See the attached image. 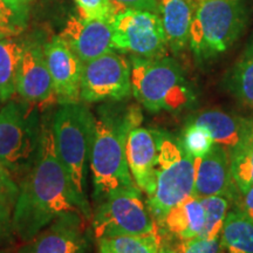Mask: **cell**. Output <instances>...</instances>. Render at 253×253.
I'll list each match as a JSON object with an SVG mask.
<instances>
[{
    "label": "cell",
    "mask_w": 253,
    "mask_h": 253,
    "mask_svg": "<svg viewBox=\"0 0 253 253\" xmlns=\"http://www.w3.org/2000/svg\"><path fill=\"white\" fill-rule=\"evenodd\" d=\"M13 208V231L31 240L60 216L82 214L56 153L52 119L41 121L39 150L36 163L20 181Z\"/></svg>",
    "instance_id": "1"
},
{
    "label": "cell",
    "mask_w": 253,
    "mask_h": 253,
    "mask_svg": "<svg viewBox=\"0 0 253 253\" xmlns=\"http://www.w3.org/2000/svg\"><path fill=\"white\" fill-rule=\"evenodd\" d=\"M141 122V109L134 104L125 109L104 107L95 116L89 166L96 197L102 199L115 190L136 186L126 144L129 132Z\"/></svg>",
    "instance_id": "2"
},
{
    "label": "cell",
    "mask_w": 253,
    "mask_h": 253,
    "mask_svg": "<svg viewBox=\"0 0 253 253\" xmlns=\"http://www.w3.org/2000/svg\"><path fill=\"white\" fill-rule=\"evenodd\" d=\"M95 116L86 106L61 104L52 118L53 135L78 208L86 219L93 217L87 197V171L90 158Z\"/></svg>",
    "instance_id": "3"
},
{
    "label": "cell",
    "mask_w": 253,
    "mask_h": 253,
    "mask_svg": "<svg viewBox=\"0 0 253 253\" xmlns=\"http://www.w3.org/2000/svg\"><path fill=\"white\" fill-rule=\"evenodd\" d=\"M130 65L132 94L149 112H176L194 101V93L173 59L134 55Z\"/></svg>",
    "instance_id": "4"
},
{
    "label": "cell",
    "mask_w": 253,
    "mask_h": 253,
    "mask_svg": "<svg viewBox=\"0 0 253 253\" xmlns=\"http://www.w3.org/2000/svg\"><path fill=\"white\" fill-rule=\"evenodd\" d=\"M195 158L184 149L179 138L161 135L153 191L147 204L158 224L170 209L194 194Z\"/></svg>",
    "instance_id": "5"
},
{
    "label": "cell",
    "mask_w": 253,
    "mask_h": 253,
    "mask_svg": "<svg viewBox=\"0 0 253 253\" xmlns=\"http://www.w3.org/2000/svg\"><path fill=\"white\" fill-rule=\"evenodd\" d=\"M242 0H199L192 14L189 45L198 60L226 52L244 28Z\"/></svg>",
    "instance_id": "6"
},
{
    "label": "cell",
    "mask_w": 253,
    "mask_h": 253,
    "mask_svg": "<svg viewBox=\"0 0 253 253\" xmlns=\"http://www.w3.org/2000/svg\"><path fill=\"white\" fill-rule=\"evenodd\" d=\"M40 135L37 106L8 101L0 109V161L14 179L21 181L36 163Z\"/></svg>",
    "instance_id": "7"
},
{
    "label": "cell",
    "mask_w": 253,
    "mask_h": 253,
    "mask_svg": "<svg viewBox=\"0 0 253 253\" xmlns=\"http://www.w3.org/2000/svg\"><path fill=\"white\" fill-rule=\"evenodd\" d=\"M91 218L96 239L110 236L160 237L156 220L137 186L104 196Z\"/></svg>",
    "instance_id": "8"
},
{
    "label": "cell",
    "mask_w": 253,
    "mask_h": 253,
    "mask_svg": "<svg viewBox=\"0 0 253 253\" xmlns=\"http://www.w3.org/2000/svg\"><path fill=\"white\" fill-rule=\"evenodd\" d=\"M115 49L141 58L166 56L168 43L161 15L148 11L123 9L110 19Z\"/></svg>",
    "instance_id": "9"
},
{
    "label": "cell",
    "mask_w": 253,
    "mask_h": 253,
    "mask_svg": "<svg viewBox=\"0 0 253 253\" xmlns=\"http://www.w3.org/2000/svg\"><path fill=\"white\" fill-rule=\"evenodd\" d=\"M131 93V65L125 56L112 50L82 63L81 101H121Z\"/></svg>",
    "instance_id": "10"
},
{
    "label": "cell",
    "mask_w": 253,
    "mask_h": 253,
    "mask_svg": "<svg viewBox=\"0 0 253 253\" xmlns=\"http://www.w3.org/2000/svg\"><path fill=\"white\" fill-rule=\"evenodd\" d=\"M59 37L82 63L115 49L110 21L72 15Z\"/></svg>",
    "instance_id": "11"
},
{
    "label": "cell",
    "mask_w": 253,
    "mask_h": 253,
    "mask_svg": "<svg viewBox=\"0 0 253 253\" xmlns=\"http://www.w3.org/2000/svg\"><path fill=\"white\" fill-rule=\"evenodd\" d=\"M43 53L58 103L61 106L80 102L82 62L59 36L43 46Z\"/></svg>",
    "instance_id": "12"
},
{
    "label": "cell",
    "mask_w": 253,
    "mask_h": 253,
    "mask_svg": "<svg viewBox=\"0 0 253 253\" xmlns=\"http://www.w3.org/2000/svg\"><path fill=\"white\" fill-rule=\"evenodd\" d=\"M17 93L24 101L34 104L38 108H47L58 103L43 47L39 45L24 47L18 72Z\"/></svg>",
    "instance_id": "13"
},
{
    "label": "cell",
    "mask_w": 253,
    "mask_h": 253,
    "mask_svg": "<svg viewBox=\"0 0 253 253\" xmlns=\"http://www.w3.org/2000/svg\"><path fill=\"white\" fill-rule=\"evenodd\" d=\"M79 213L60 216L28 240L18 253H86L88 243Z\"/></svg>",
    "instance_id": "14"
},
{
    "label": "cell",
    "mask_w": 253,
    "mask_h": 253,
    "mask_svg": "<svg viewBox=\"0 0 253 253\" xmlns=\"http://www.w3.org/2000/svg\"><path fill=\"white\" fill-rule=\"evenodd\" d=\"M161 135L162 132L157 130L136 126L126 137V155L129 170L136 186L147 196L153 191Z\"/></svg>",
    "instance_id": "15"
},
{
    "label": "cell",
    "mask_w": 253,
    "mask_h": 253,
    "mask_svg": "<svg viewBox=\"0 0 253 253\" xmlns=\"http://www.w3.org/2000/svg\"><path fill=\"white\" fill-rule=\"evenodd\" d=\"M236 194L229 154L225 148L213 143L209 153L195 158L194 195L202 199L218 195L235 198Z\"/></svg>",
    "instance_id": "16"
},
{
    "label": "cell",
    "mask_w": 253,
    "mask_h": 253,
    "mask_svg": "<svg viewBox=\"0 0 253 253\" xmlns=\"http://www.w3.org/2000/svg\"><path fill=\"white\" fill-rule=\"evenodd\" d=\"M191 122L205 126L213 143L225 148L227 153L242 143L253 130V120L231 115L220 110H207L198 114Z\"/></svg>",
    "instance_id": "17"
},
{
    "label": "cell",
    "mask_w": 253,
    "mask_h": 253,
    "mask_svg": "<svg viewBox=\"0 0 253 253\" xmlns=\"http://www.w3.org/2000/svg\"><path fill=\"white\" fill-rule=\"evenodd\" d=\"M161 235L188 240L201 235L204 226V208L202 201L192 194L170 209L157 224Z\"/></svg>",
    "instance_id": "18"
},
{
    "label": "cell",
    "mask_w": 253,
    "mask_h": 253,
    "mask_svg": "<svg viewBox=\"0 0 253 253\" xmlns=\"http://www.w3.org/2000/svg\"><path fill=\"white\" fill-rule=\"evenodd\" d=\"M194 9L191 0H160V15L168 47L178 53L189 43Z\"/></svg>",
    "instance_id": "19"
},
{
    "label": "cell",
    "mask_w": 253,
    "mask_h": 253,
    "mask_svg": "<svg viewBox=\"0 0 253 253\" xmlns=\"http://www.w3.org/2000/svg\"><path fill=\"white\" fill-rule=\"evenodd\" d=\"M226 253H253V218L243 211H230L220 235Z\"/></svg>",
    "instance_id": "20"
},
{
    "label": "cell",
    "mask_w": 253,
    "mask_h": 253,
    "mask_svg": "<svg viewBox=\"0 0 253 253\" xmlns=\"http://www.w3.org/2000/svg\"><path fill=\"white\" fill-rule=\"evenodd\" d=\"M24 45L12 37L0 36V101H8L17 93L19 66Z\"/></svg>",
    "instance_id": "21"
},
{
    "label": "cell",
    "mask_w": 253,
    "mask_h": 253,
    "mask_svg": "<svg viewBox=\"0 0 253 253\" xmlns=\"http://www.w3.org/2000/svg\"><path fill=\"white\" fill-rule=\"evenodd\" d=\"M227 154L237 192L244 194L253 186V130L238 147Z\"/></svg>",
    "instance_id": "22"
},
{
    "label": "cell",
    "mask_w": 253,
    "mask_h": 253,
    "mask_svg": "<svg viewBox=\"0 0 253 253\" xmlns=\"http://www.w3.org/2000/svg\"><path fill=\"white\" fill-rule=\"evenodd\" d=\"M160 237L110 236L97 239V253H157Z\"/></svg>",
    "instance_id": "23"
},
{
    "label": "cell",
    "mask_w": 253,
    "mask_h": 253,
    "mask_svg": "<svg viewBox=\"0 0 253 253\" xmlns=\"http://www.w3.org/2000/svg\"><path fill=\"white\" fill-rule=\"evenodd\" d=\"M230 197L227 196H210L202 198V204L204 208V226L198 238H216L220 237L229 211Z\"/></svg>",
    "instance_id": "24"
},
{
    "label": "cell",
    "mask_w": 253,
    "mask_h": 253,
    "mask_svg": "<svg viewBox=\"0 0 253 253\" xmlns=\"http://www.w3.org/2000/svg\"><path fill=\"white\" fill-rule=\"evenodd\" d=\"M230 88L240 102L253 108V54L237 66L231 77Z\"/></svg>",
    "instance_id": "25"
},
{
    "label": "cell",
    "mask_w": 253,
    "mask_h": 253,
    "mask_svg": "<svg viewBox=\"0 0 253 253\" xmlns=\"http://www.w3.org/2000/svg\"><path fill=\"white\" fill-rule=\"evenodd\" d=\"M25 19L21 0H0V36H18L24 30Z\"/></svg>",
    "instance_id": "26"
},
{
    "label": "cell",
    "mask_w": 253,
    "mask_h": 253,
    "mask_svg": "<svg viewBox=\"0 0 253 253\" xmlns=\"http://www.w3.org/2000/svg\"><path fill=\"white\" fill-rule=\"evenodd\" d=\"M179 140L184 149L194 158L204 156L213 145V140L208 129L194 122L185 126Z\"/></svg>",
    "instance_id": "27"
},
{
    "label": "cell",
    "mask_w": 253,
    "mask_h": 253,
    "mask_svg": "<svg viewBox=\"0 0 253 253\" xmlns=\"http://www.w3.org/2000/svg\"><path fill=\"white\" fill-rule=\"evenodd\" d=\"M82 18L110 21L114 9L110 0H74Z\"/></svg>",
    "instance_id": "28"
},
{
    "label": "cell",
    "mask_w": 253,
    "mask_h": 253,
    "mask_svg": "<svg viewBox=\"0 0 253 253\" xmlns=\"http://www.w3.org/2000/svg\"><path fill=\"white\" fill-rule=\"evenodd\" d=\"M15 202L0 191V242L11 237L13 231V208Z\"/></svg>",
    "instance_id": "29"
},
{
    "label": "cell",
    "mask_w": 253,
    "mask_h": 253,
    "mask_svg": "<svg viewBox=\"0 0 253 253\" xmlns=\"http://www.w3.org/2000/svg\"><path fill=\"white\" fill-rule=\"evenodd\" d=\"M220 237L216 238H196L183 240L184 253H221Z\"/></svg>",
    "instance_id": "30"
},
{
    "label": "cell",
    "mask_w": 253,
    "mask_h": 253,
    "mask_svg": "<svg viewBox=\"0 0 253 253\" xmlns=\"http://www.w3.org/2000/svg\"><path fill=\"white\" fill-rule=\"evenodd\" d=\"M114 14L123 9H136L148 11L160 14V1L158 0H110Z\"/></svg>",
    "instance_id": "31"
},
{
    "label": "cell",
    "mask_w": 253,
    "mask_h": 253,
    "mask_svg": "<svg viewBox=\"0 0 253 253\" xmlns=\"http://www.w3.org/2000/svg\"><path fill=\"white\" fill-rule=\"evenodd\" d=\"M0 191L8 195L14 202L19 194V186L14 182V178L8 172V170L1 163V161H0Z\"/></svg>",
    "instance_id": "32"
},
{
    "label": "cell",
    "mask_w": 253,
    "mask_h": 253,
    "mask_svg": "<svg viewBox=\"0 0 253 253\" xmlns=\"http://www.w3.org/2000/svg\"><path fill=\"white\" fill-rule=\"evenodd\" d=\"M157 253H184L183 252V240L177 239V242H172L170 236L160 233Z\"/></svg>",
    "instance_id": "33"
},
{
    "label": "cell",
    "mask_w": 253,
    "mask_h": 253,
    "mask_svg": "<svg viewBox=\"0 0 253 253\" xmlns=\"http://www.w3.org/2000/svg\"><path fill=\"white\" fill-rule=\"evenodd\" d=\"M240 196V211L253 218V186L250 188L244 194H239Z\"/></svg>",
    "instance_id": "34"
},
{
    "label": "cell",
    "mask_w": 253,
    "mask_h": 253,
    "mask_svg": "<svg viewBox=\"0 0 253 253\" xmlns=\"http://www.w3.org/2000/svg\"><path fill=\"white\" fill-rule=\"evenodd\" d=\"M0 253H4V252H0Z\"/></svg>",
    "instance_id": "35"
}]
</instances>
